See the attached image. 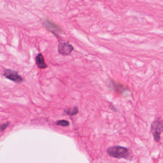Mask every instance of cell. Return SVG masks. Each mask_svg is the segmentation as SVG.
<instances>
[{"mask_svg": "<svg viewBox=\"0 0 163 163\" xmlns=\"http://www.w3.org/2000/svg\"><path fill=\"white\" fill-rule=\"evenodd\" d=\"M107 153L111 157L117 159H125L132 160L133 155L129 148L120 145L114 146L108 148Z\"/></svg>", "mask_w": 163, "mask_h": 163, "instance_id": "1", "label": "cell"}, {"mask_svg": "<svg viewBox=\"0 0 163 163\" xmlns=\"http://www.w3.org/2000/svg\"><path fill=\"white\" fill-rule=\"evenodd\" d=\"M150 130L154 140L156 142H159L160 139V136L163 132V124L162 121H154L152 123Z\"/></svg>", "mask_w": 163, "mask_h": 163, "instance_id": "2", "label": "cell"}, {"mask_svg": "<svg viewBox=\"0 0 163 163\" xmlns=\"http://www.w3.org/2000/svg\"><path fill=\"white\" fill-rule=\"evenodd\" d=\"M44 27L48 31L54 34L55 36L63 33V30L58 24L48 19H45L43 20Z\"/></svg>", "mask_w": 163, "mask_h": 163, "instance_id": "3", "label": "cell"}, {"mask_svg": "<svg viewBox=\"0 0 163 163\" xmlns=\"http://www.w3.org/2000/svg\"><path fill=\"white\" fill-rule=\"evenodd\" d=\"M74 50L73 46L69 42H60L58 45V52L62 55H69Z\"/></svg>", "mask_w": 163, "mask_h": 163, "instance_id": "4", "label": "cell"}, {"mask_svg": "<svg viewBox=\"0 0 163 163\" xmlns=\"http://www.w3.org/2000/svg\"><path fill=\"white\" fill-rule=\"evenodd\" d=\"M3 75L6 78L16 83H20L23 81V79L16 71L12 69H6L4 71Z\"/></svg>", "mask_w": 163, "mask_h": 163, "instance_id": "5", "label": "cell"}, {"mask_svg": "<svg viewBox=\"0 0 163 163\" xmlns=\"http://www.w3.org/2000/svg\"><path fill=\"white\" fill-rule=\"evenodd\" d=\"M36 63L37 66L40 69H44L47 68V66L45 62L44 56L41 53L38 54L36 57Z\"/></svg>", "mask_w": 163, "mask_h": 163, "instance_id": "6", "label": "cell"}, {"mask_svg": "<svg viewBox=\"0 0 163 163\" xmlns=\"http://www.w3.org/2000/svg\"><path fill=\"white\" fill-rule=\"evenodd\" d=\"M112 85L114 90L117 93L122 94L125 91L126 88L125 87L124 85H122L120 83H118L117 82H112Z\"/></svg>", "mask_w": 163, "mask_h": 163, "instance_id": "7", "label": "cell"}, {"mask_svg": "<svg viewBox=\"0 0 163 163\" xmlns=\"http://www.w3.org/2000/svg\"><path fill=\"white\" fill-rule=\"evenodd\" d=\"M78 109L77 107H74L73 108H68L67 110H65V112L69 116L76 115V114L78 113Z\"/></svg>", "mask_w": 163, "mask_h": 163, "instance_id": "8", "label": "cell"}, {"mask_svg": "<svg viewBox=\"0 0 163 163\" xmlns=\"http://www.w3.org/2000/svg\"><path fill=\"white\" fill-rule=\"evenodd\" d=\"M56 124L60 126H68L69 125V122L65 120H59L56 122Z\"/></svg>", "mask_w": 163, "mask_h": 163, "instance_id": "9", "label": "cell"}, {"mask_svg": "<svg viewBox=\"0 0 163 163\" xmlns=\"http://www.w3.org/2000/svg\"><path fill=\"white\" fill-rule=\"evenodd\" d=\"M9 123H4V124H2L1 125V131H4V130H5L6 128L7 127L8 125H9Z\"/></svg>", "mask_w": 163, "mask_h": 163, "instance_id": "10", "label": "cell"}]
</instances>
